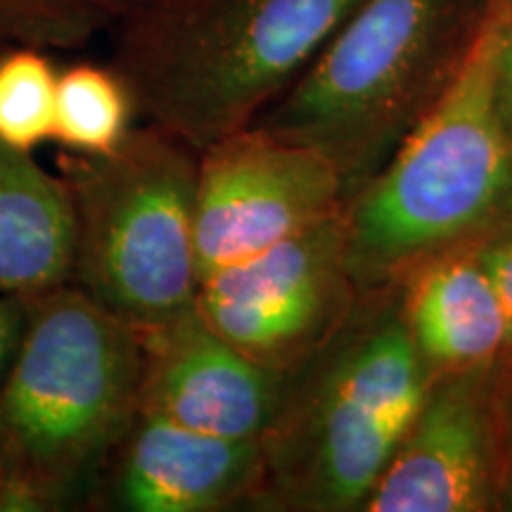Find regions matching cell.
Returning <instances> with one entry per match:
<instances>
[{"mask_svg":"<svg viewBox=\"0 0 512 512\" xmlns=\"http://www.w3.org/2000/svg\"><path fill=\"white\" fill-rule=\"evenodd\" d=\"M143 339L72 285L27 302L0 377V512H86L140 411Z\"/></svg>","mask_w":512,"mask_h":512,"instance_id":"cell-1","label":"cell"},{"mask_svg":"<svg viewBox=\"0 0 512 512\" xmlns=\"http://www.w3.org/2000/svg\"><path fill=\"white\" fill-rule=\"evenodd\" d=\"M361 0H128L110 64L138 114L202 152L254 126Z\"/></svg>","mask_w":512,"mask_h":512,"instance_id":"cell-2","label":"cell"},{"mask_svg":"<svg viewBox=\"0 0 512 512\" xmlns=\"http://www.w3.org/2000/svg\"><path fill=\"white\" fill-rule=\"evenodd\" d=\"M494 0H361L254 126L316 147L347 204L453 86Z\"/></svg>","mask_w":512,"mask_h":512,"instance_id":"cell-3","label":"cell"},{"mask_svg":"<svg viewBox=\"0 0 512 512\" xmlns=\"http://www.w3.org/2000/svg\"><path fill=\"white\" fill-rule=\"evenodd\" d=\"M434 373L401 309L358 318L287 375L261 437L264 475L249 510H361L418 413Z\"/></svg>","mask_w":512,"mask_h":512,"instance_id":"cell-4","label":"cell"},{"mask_svg":"<svg viewBox=\"0 0 512 512\" xmlns=\"http://www.w3.org/2000/svg\"><path fill=\"white\" fill-rule=\"evenodd\" d=\"M498 0L465 69L344 209L356 290L406 278L512 209V143L494 100Z\"/></svg>","mask_w":512,"mask_h":512,"instance_id":"cell-5","label":"cell"},{"mask_svg":"<svg viewBox=\"0 0 512 512\" xmlns=\"http://www.w3.org/2000/svg\"><path fill=\"white\" fill-rule=\"evenodd\" d=\"M197 155L150 121L107 155H57L74 228L69 285L140 337L197 309Z\"/></svg>","mask_w":512,"mask_h":512,"instance_id":"cell-6","label":"cell"},{"mask_svg":"<svg viewBox=\"0 0 512 512\" xmlns=\"http://www.w3.org/2000/svg\"><path fill=\"white\" fill-rule=\"evenodd\" d=\"M344 259V211L207 275L197 313L273 373L290 375L325 347L356 306Z\"/></svg>","mask_w":512,"mask_h":512,"instance_id":"cell-7","label":"cell"},{"mask_svg":"<svg viewBox=\"0 0 512 512\" xmlns=\"http://www.w3.org/2000/svg\"><path fill=\"white\" fill-rule=\"evenodd\" d=\"M344 209L342 176L316 147L259 126L216 140L197 155L200 283Z\"/></svg>","mask_w":512,"mask_h":512,"instance_id":"cell-8","label":"cell"},{"mask_svg":"<svg viewBox=\"0 0 512 512\" xmlns=\"http://www.w3.org/2000/svg\"><path fill=\"white\" fill-rule=\"evenodd\" d=\"M498 361L432 377L361 510L484 512L501 508Z\"/></svg>","mask_w":512,"mask_h":512,"instance_id":"cell-9","label":"cell"},{"mask_svg":"<svg viewBox=\"0 0 512 512\" xmlns=\"http://www.w3.org/2000/svg\"><path fill=\"white\" fill-rule=\"evenodd\" d=\"M261 475V441L211 437L138 411L102 465L86 512L249 508Z\"/></svg>","mask_w":512,"mask_h":512,"instance_id":"cell-10","label":"cell"},{"mask_svg":"<svg viewBox=\"0 0 512 512\" xmlns=\"http://www.w3.org/2000/svg\"><path fill=\"white\" fill-rule=\"evenodd\" d=\"M140 339V411L211 437L261 441L283 401L287 375L247 358L197 309Z\"/></svg>","mask_w":512,"mask_h":512,"instance_id":"cell-11","label":"cell"},{"mask_svg":"<svg viewBox=\"0 0 512 512\" xmlns=\"http://www.w3.org/2000/svg\"><path fill=\"white\" fill-rule=\"evenodd\" d=\"M403 283V323L434 375L512 354L503 302L470 242L427 259Z\"/></svg>","mask_w":512,"mask_h":512,"instance_id":"cell-12","label":"cell"},{"mask_svg":"<svg viewBox=\"0 0 512 512\" xmlns=\"http://www.w3.org/2000/svg\"><path fill=\"white\" fill-rule=\"evenodd\" d=\"M74 228L60 176L0 143V297L34 299L72 278Z\"/></svg>","mask_w":512,"mask_h":512,"instance_id":"cell-13","label":"cell"},{"mask_svg":"<svg viewBox=\"0 0 512 512\" xmlns=\"http://www.w3.org/2000/svg\"><path fill=\"white\" fill-rule=\"evenodd\" d=\"M136 114L131 86L112 64L74 62L60 69L53 140L62 150L107 155L131 133Z\"/></svg>","mask_w":512,"mask_h":512,"instance_id":"cell-14","label":"cell"},{"mask_svg":"<svg viewBox=\"0 0 512 512\" xmlns=\"http://www.w3.org/2000/svg\"><path fill=\"white\" fill-rule=\"evenodd\" d=\"M57 76L46 48L0 46V143L22 152L53 143Z\"/></svg>","mask_w":512,"mask_h":512,"instance_id":"cell-15","label":"cell"},{"mask_svg":"<svg viewBox=\"0 0 512 512\" xmlns=\"http://www.w3.org/2000/svg\"><path fill=\"white\" fill-rule=\"evenodd\" d=\"M110 17L79 0H0V41L38 48H79Z\"/></svg>","mask_w":512,"mask_h":512,"instance_id":"cell-16","label":"cell"},{"mask_svg":"<svg viewBox=\"0 0 512 512\" xmlns=\"http://www.w3.org/2000/svg\"><path fill=\"white\" fill-rule=\"evenodd\" d=\"M494 100L505 136L512 143V5L501 0L494 48Z\"/></svg>","mask_w":512,"mask_h":512,"instance_id":"cell-17","label":"cell"},{"mask_svg":"<svg viewBox=\"0 0 512 512\" xmlns=\"http://www.w3.org/2000/svg\"><path fill=\"white\" fill-rule=\"evenodd\" d=\"M477 259L494 280L498 297H501L505 316L510 325V351H512V228L501 230V233L489 235L486 240H472Z\"/></svg>","mask_w":512,"mask_h":512,"instance_id":"cell-18","label":"cell"},{"mask_svg":"<svg viewBox=\"0 0 512 512\" xmlns=\"http://www.w3.org/2000/svg\"><path fill=\"white\" fill-rule=\"evenodd\" d=\"M498 432H501V508L512 510V373L498 380Z\"/></svg>","mask_w":512,"mask_h":512,"instance_id":"cell-19","label":"cell"},{"mask_svg":"<svg viewBox=\"0 0 512 512\" xmlns=\"http://www.w3.org/2000/svg\"><path fill=\"white\" fill-rule=\"evenodd\" d=\"M27 302L29 299L0 297V377L8 368L19 337H22L24 320H27Z\"/></svg>","mask_w":512,"mask_h":512,"instance_id":"cell-20","label":"cell"},{"mask_svg":"<svg viewBox=\"0 0 512 512\" xmlns=\"http://www.w3.org/2000/svg\"><path fill=\"white\" fill-rule=\"evenodd\" d=\"M79 3L93 5V8H98L100 12H105V15H107V17H110V24H112V19H114V10H112L110 0H79Z\"/></svg>","mask_w":512,"mask_h":512,"instance_id":"cell-21","label":"cell"},{"mask_svg":"<svg viewBox=\"0 0 512 512\" xmlns=\"http://www.w3.org/2000/svg\"><path fill=\"white\" fill-rule=\"evenodd\" d=\"M126 3H128V0H110V5H112V10H114V17H117L119 12L126 8Z\"/></svg>","mask_w":512,"mask_h":512,"instance_id":"cell-22","label":"cell"},{"mask_svg":"<svg viewBox=\"0 0 512 512\" xmlns=\"http://www.w3.org/2000/svg\"><path fill=\"white\" fill-rule=\"evenodd\" d=\"M501 3H505V5H512V0H501Z\"/></svg>","mask_w":512,"mask_h":512,"instance_id":"cell-23","label":"cell"},{"mask_svg":"<svg viewBox=\"0 0 512 512\" xmlns=\"http://www.w3.org/2000/svg\"><path fill=\"white\" fill-rule=\"evenodd\" d=\"M0 46H3V41H0Z\"/></svg>","mask_w":512,"mask_h":512,"instance_id":"cell-24","label":"cell"}]
</instances>
